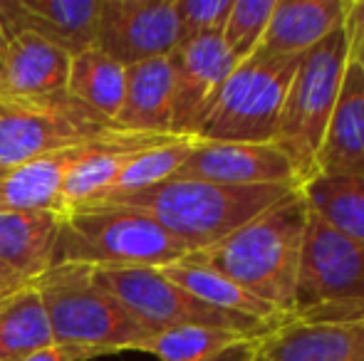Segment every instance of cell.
<instances>
[{
  "mask_svg": "<svg viewBox=\"0 0 364 361\" xmlns=\"http://www.w3.org/2000/svg\"><path fill=\"white\" fill-rule=\"evenodd\" d=\"M307 221L310 213L300 188H295L223 240L188 252L186 257L218 270L245 292L292 319Z\"/></svg>",
  "mask_w": 364,
  "mask_h": 361,
  "instance_id": "1",
  "label": "cell"
},
{
  "mask_svg": "<svg viewBox=\"0 0 364 361\" xmlns=\"http://www.w3.org/2000/svg\"><path fill=\"white\" fill-rule=\"evenodd\" d=\"M295 188L297 186H223L196 179H166L141 191L119 193L97 203L146 213L191 250H201L250 223Z\"/></svg>",
  "mask_w": 364,
  "mask_h": 361,
  "instance_id": "2",
  "label": "cell"
},
{
  "mask_svg": "<svg viewBox=\"0 0 364 361\" xmlns=\"http://www.w3.org/2000/svg\"><path fill=\"white\" fill-rule=\"evenodd\" d=\"M30 284L45 304L55 344L75 349L85 361L134 352L151 334L97 282L92 267L53 265Z\"/></svg>",
  "mask_w": 364,
  "mask_h": 361,
  "instance_id": "3",
  "label": "cell"
},
{
  "mask_svg": "<svg viewBox=\"0 0 364 361\" xmlns=\"http://www.w3.org/2000/svg\"><path fill=\"white\" fill-rule=\"evenodd\" d=\"M193 252L146 213L124 206L92 203L60 221L53 265L164 267Z\"/></svg>",
  "mask_w": 364,
  "mask_h": 361,
  "instance_id": "4",
  "label": "cell"
},
{
  "mask_svg": "<svg viewBox=\"0 0 364 361\" xmlns=\"http://www.w3.org/2000/svg\"><path fill=\"white\" fill-rule=\"evenodd\" d=\"M292 322H364V243L330 231L312 216L302 243Z\"/></svg>",
  "mask_w": 364,
  "mask_h": 361,
  "instance_id": "5",
  "label": "cell"
},
{
  "mask_svg": "<svg viewBox=\"0 0 364 361\" xmlns=\"http://www.w3.org/2000/svg\"><path fill=\"white\" fill-rule=\"evenodd\" d=\"M347 67L345 30H337L297 62L280 111L273 144L292 161L300 183L315 171V156L330 124Z\"/></svg>",
  "mask_w": 364,
  "mask_h": 361,
  "instance_id": "6",
  "label": "cell"
},
{
  "mask_svg": "<svg viewBox=\"0 0 364 361\" xmlns=\"http://www.w3.org/2000/svg\"><path fill=\"white\" fill-rule=\"evenodd\" d=\"M109 131L122 129L68 91L50 96L0 94V169L85 144Z\"/></svg>",
  "mask_w": 364,
  "mask_h": 361,
  "instance_id": "7",
  "label": "cell"
},
{
  "mask_svg": "<svg viewBox=\"0 0 364 361\" xmlns=\"http://www.w3.org/2000/svg\"><path fill=\"white\" fill-rule=\"evenodd\" d=\"M95 279L117 297L146 332L168 327H211L258 339L275 332V324L243 314H230L198 302L196 297L166 279L156 267H92Z\"/></svg>",
  "mask_w": 364,
  "mask_h": 361,
  "instance_id": "8",
  "label": "cell"
},
{
  "mask_svg": "<svg viewBox=\"0 0 364 361\" xmlns=\"http://www.w3.org/2000/svg\"><path fill=\"white\" fill-rule=\"evenodd\" d=\"M297 62L300 60L248 57L235 65L196 139L243 144L273 141Z\"/></svg>",
  "mask_w": 364,
  "mask_h": 361,
  "instance_id": "9",
  "label": "cell"
},
{
  "mask_svg": "<svg viewBox=\"0 0 364 361\" xmlns=\"http://www.w3.org/2000/svg\"><path fill=\"white\" fill-rule=\"evenodd\" d=\"M178 45L173 0H100L95 48L122 67L168 57Z\"/></svg>",
  "mask_w": 364,
  "mask_h": 361,
  "instance_id": "10",
  "label": "cell"
},
{
  "mask_svg": "<svg viewBox=\"0 0 364 361\" xmlns=\"http://www.w3.org/2000/svg\"><path fill=\"white\" fill-rule=\"evenodd\" d=\"M171 134L196 139L211 114L225 79L235 70V60L220 40V33L198 35L176 45L171 55Z\"/></svg>",
  "mask_w": 364,
  "mask_h": 361,
  "instance_id": "11",
  "label": "cell"
},
{
  "mask_svg": "<svg viewBox=\"0 0 364 361\" xmlns=\"http://www.w3.org/2000/svg\"><path fill=\"white\" fill-rule=\"evenodd\" d=\"M173 179H196L223 186H300L292 161L280 146L196 139Z\"/></svg>",
  "mask_w": 364,
  "mask_h": 361,
  "instance_id": "12",
  "label": "cell"
},
{
  "mask_svg": "<svg viewBox=\"0 0 364 361\" xmlns=\"http://www.w3.org/2000/svg\"><path fill=\"white\" fill-rule=\"evenodd\" d=\"M100 0H0V25L8 38L33 33L70 57L95 48Z\"/></svg>",
  "mask_w": 364,
  "mask_h": 361,
  "instance_id": "13",
  "label": "cell"
},
{
  "mask_svg": "<svg viewBox=\"0 0 364 361\" xmlns=\"http://www.w3.org/2000/svg\"><path fill=\"white\" fill-rule=\"evenodd\" d=\"M173 134H132V131H109L97 139L87 141L85 154L68 171L60 191L58 213L75 211L80 206H90L114 186L124 164L139 151L151 149Z\"/></svg>",
  "mask_w": 364,
  "mask_h": 361,
  "instance_id": "14",
  "label": "cell"
},
{
  "mask_svg": "<svg viewBox=\"0 0 364 361\" xmlns=\"http://www.w3.org/2000/svg\"><path fill=\"white\" fill-rule=\"evenodd\" d=\"M350 0H275L265 35L250 57L300 60L342 30Z\"/></svg>",
  "mask_w": 364,
  "mask_h": 361,
  "instance_id": "15",
  "label": "cell"
},
{
  "mask_svg": "<svg viewBox=\"0 0 364 361\" xmlns=\"http://www.w3.org/2000/svg\"><path fill=\"white\" fill-rule=\"evenodd\" d=\"M312 174L364 176V72L350 60Z\"/></svg>",
  "mask_w": 364,
  "mask_h": 361,
  "instance_id": "16",
  "label": "cell"
},
{
  "mask_svg": "<svg viewBox=\"0 0 364 361\" xmlns=\"http://www.w3.org/2000/svg\"><path fill=\"white\" fill-rule=\"evenodd\" d=\"M253 361H364V322H288L260 339Z\"/></svg>",
  "mask_w": 364,
  "mask_h": 361,
  "instance_id": "17",
  "label": "cell"
},
{
  "mask_svg": "<svg viewBox=\"0 0 364 361\" xmlns=\"http://www.w3.org/2000/svg\"><path fill=\"white\" fill-rule=\"evenodd\" d=\"M70 55L33 33L8 38L0 94L5 96H50L68 91Z\"/></svg>",
  "mask_w": 364,
  "mask_h": 361,
  "instance_id": "18",
  "label": "cell"
},
{
  "mask_svg": "<svg viewBox=\"0 0 364 361\" xmlns=\"http://www.w3.org/2000/svg\"><path fill=\"white\" fill-rule=\"evenodd\" d=\"M85 144L38 156L0 169V213L3 211H55L68 171L85 154Z\"/></svg>",
  "mask_w": 364,
  "mask_h": 361,
  "instance_id": "19",
  "label": "cell"
},
{
  "mask_svg": "<svg viewBox=\"0 0 364 361\" xmlns=\"http://www.w3.org/2000/svg\"><path fill=\"white\" fill-rule=\"evenodd\" d=\"M173 74L168 57H156L127 67L122 109L117 126L132 134H171Z\"/></svg>",
  "mask_w": 364,
  "mask_h": 361,
  "instance_id": "20",
  "label": "cell"
},
{
  "mask_svg": "<svg viewBox=\"0 0 364 361\" xmlns=\"http://www.w3.org/2000/svg\"><path fill=\"white\" fill-rule=\"evenodd\" d=\"M60 221L55 211L0 213V260L28 282L48 272L55 262Z\"/></svg>",
  "mask_w": 364,
  "mask_h": 361,
  "instance_id": "21",
  "label": "cell"
},
{
  "mask_svg": "<svg viewBox=\"0 0 364 361\" xmlns=\"http://www.w3.org/2000/svg\"><path fill=\"white\" fill-rule=\"evenodd\" d=\"M159 272L166 279H171L173 284H178L181 289H186L198 302L208 304L213 309H220V312L243 314V317H253L260 319V322H270L275 327H283V324L292 322L290 317L280 314L268 302L245 292L240 284H235L225 274H220L213 267L201 265V262L188 260V257H181V260L171 262V265L159 267Z\"/></svg>",
  "mask_w": 364,
  "mask_h": 361,
  "instance_id": "22",
  "label": "cell"
},
{
  "mask_svg": "<svg viewBox=\"0 0 364 361\" xmlns=\"http://www.w3.org/2000/svg\"><path fill=\"white\" fill-rule=\"evenodd\" d=\"M297 188L315 221L350 240L364 243V176L312 174Z\"/></svg>",
  "mask_w": 364,
  "mask_h": 361,
  "instance_id": "23",
  "label": "cell"
},
{
  "mask_svg": "<svg viewBox=\"0 0 364 361\" xmlns=\"http://www.w3.org/2000/svg\"><path fill=\"white\" fill-rule=\"evenodd\" d=\"M53 344L48 312L33 284L0 299V361H18Z\"/></svg>",
  "mask_w": 364,
  "mask_h": 361,
  "instance_id": "24",
  "label": "cell"
},
{
  "mask_svg": "<svg viewBox=\"0 0 364 361\" xmlns=\"http://www.w3.org/2000/svg\"><path fill=\"white\" fill-rule=\"evenodd\" d=\"M127 84V67L105 55L102 50L90 48L70 60L68 94L102 116L114 121L122 109ZM117 124V121H114Z\"/></svg>",
  "mask_w": 364,
  "mask_h": 361,
  "instance_id": "25",
  "label": "cell"
},
{
  "mask_svg": "<svg viewBox=\"0 0 364 361\" xmlns=\"http://www.w3.org/2000/svg\"><path fill=\"white\" fill-rule=\"evenodd\" d=\"M243 334L225 332V329L211 327H168L161 332H151L139 342L134 352H144L156 357L159 361H203L208 357H216L218 352L233 347L235 342H243Z\"/></svg>",
  "mask_w": 364,
  "mask_h": 361,
  "instance_id": "26",
  "label": "cell"
},
{
  "mask_svg": "<svg viewBox=\"0 0 364 361\" xmlns=\"http://www.w3.org/2000/svg\"><path fill=\"white\" fill-rule=\"evenodd\" d=\"M193 144H196V139H191V136H171V139L161 141V144L151 146V149L139 151V154L127 161L124 169L117 176L114 186L102 198L141 191V188H149L154 183L173 179L178 166L186 161L188 151L193 149ZM102 198H97V201H102Z\"/></svg>",
  "mask_w": 364,
  "mask_h": 361,
  "instance_id": "27",
  "label": "cell"
},
{
  "mask_svg": "<svg viewBox=\"0 0 364 361\" xmlns=\"http://www.w3.org/2000/svg\"><path fill=\"white\" fill-rule=\"evenodd\" d=\"M275 0H233L220 30V40L235 62H245L265 35Z\"/></svg>",
  "mask_w": 364,
  "mask_h": 361,
  "instance_id": "28",
  "label": "cell"
},
{
  "mask_svg": "<svg viewBox=\"0 0 364 361\" xmlns=\"http://www.w3.org/2000/svg\"><path fill=\"white\" fill-rule=\"evenodd\" d=\"M178 18V43L223 30L233 0H173Z\"/></svg>",
  "mask_w": 364,
  "mask_h": 361,
  "instance_id": "29",
  "label": "cell"
},
{
  "mask_svg": "<svg viewBox=\"0 0 364 361\" xmlns=\"http://www.w3.org/2000/svg\"><path fill=\"white\" fill-rule=\"evenodd\" d=\"M342 30H345L347 60L364 72V0H350Z\"/></svg>",
  "mask_w": 364,
  "mask_h": 361,
  "instance_id": "30",
  "label": "cell"
},
{
  "mask_svg": "<svg viewBox=\"0 0 364 361\" xmlns=\"http://www.w3.org/2000/svg\"><path fill=\"white\" fill-rule=\"evenodd\" d=\"M260 339H243V342H235L233 347L223 349V352H218L216 357H208L203 361H253L255 352H258L260 347Z\"/></svg>",
  "mask_w": 364,
  "mask_h": 361,
  "instance_id": "31",
  "label": "cell"
},
{
  "mask_svg": "<svg viewBox=\"0 0 364 361\" xmlns=\"http://www.w3.org/2000/svg\"><path fill=\"white\" fill-rule=\"evenodd\" d=\"M18 361H85V357L70 347L53 344V347H45V349H40V352H33Z\"/></svg>",
  "mask_w": 364,
  "mask_h": 361,
  "instance_id": "32",
  "label": "cell"
},
{
  "mask_svg": "<svg viewBox=\"0 0 364 361\" xmlns=\"http://www.w3.org/2000/svg\"><path fill=\"white\" fill-rule=\"evenodd\" d=\"M25 284H30L28 279L20 277L13 267H8L3 260H0V299L8 297V294H13V292H18V289H23Z\"/></svg>",
  "mask_w": 364,
  "mask_h": 361,
  "instance_id": "33",
  "label": "cell"
},
{
  "mask_svg": "<svg viewBox=\"0 0 364 361\" xmlns=\"http://www.w3.org/2000/svg\"><path fill=\"white\" fill-rule=\"evenodd\" d=\"M5 50H8V35L3 33V25H0V70H3Z\"/></svg>",
  "mask_w": 364,
  "mask_h": 361,
  "instance_id": "34",
  "label": "cell"
}]
</instances>
